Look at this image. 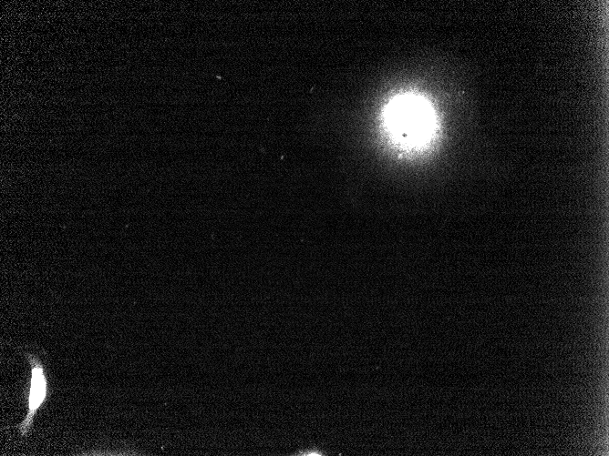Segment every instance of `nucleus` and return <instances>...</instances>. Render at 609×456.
I'll use <instances>...</instances> for the list:
<instances>
[{"label": "nucleus", "mask_w": 609, "mask_h": 456, "mask_svg": "<svg viewBox=\"0 0 609 456\" xmlns=\"http://www.w3.org/2000/svg\"><path fill=\"white\" fill-rule=\"evenodd\" d=\"M388 117L394 132L405 141L418 142L428 133V111L424 105L413 98H402L394 103Z\"/></svg>", "instance_id": "1"}, {"label": "nucleus", "mask_w": 609, "mask_h": 456, "mask_svg": "<svg viewBox=\"0 0 609 456\" xmlns=\"http://www.w3.org/2000/svg\"><path fill=\"white\" fill-rule=\"evenodd\" d=\"M31 364V380L28 396V410L24 421L19 424V431L22 436L28 433L33 423V419L46 400L47 393V380L43 365L38 359L33 355H27Z\"/></svg>", "instance_id": "2"}]
</instances>
